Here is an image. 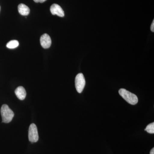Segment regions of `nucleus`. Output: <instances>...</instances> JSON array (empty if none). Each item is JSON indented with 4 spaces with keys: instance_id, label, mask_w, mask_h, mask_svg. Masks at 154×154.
Listing matches in <instances>:
<instances>
[{
    "instance_id": "nucleus-1",
    "label": "nucleus",
    "mask_w": 154,
    "mask_h": 154,
    "mask_svg": "<svg viewBox=\"0 0 154 154\" xmlns=\"http://www.w3.org/2000/svg\"><path fill=\"white\" fill-rule=\"evenodd\" d=\"M119 95L126 101L128 103L132 105L137 104L138 99L137 96L134 94L127 91L125 89H120L119 91Z\"/></svg>"
},
{
    "instance_id": "nucleus-2",
    "label": "nucleus",
    "mask_w": 154,
    "mask_h": 154,
    "mask_svg": "<svg viewBox=\"0 0 154 154\" xmlns=\"http://www.w3.org/2000/svg\"><path fill=\"white\" fill-rule=\"evenodd\" d=\"M1 113L2 122L4 123H8L11 122L14 116V113L13 110L6 104L3 105L1 107Z\"/></svg>"
},
{
    "instance_id": "nucleus-3",
    "label": "nucleus",
    "mask_w": 154,
    "mask_h": 154,
    "mask_svg": "<svg viewBox=\"0 0 154 154\" xmlns=\"http://www.w3.org/2000/svg\"><path fill=\"white\" fill-rule=\"evenodd\" d=\"M85 80L83 74H78L75 79V86L78 93H82L85 88Z\"/></svg>"
},
{
    "instance_id": "nucleus-4",
    "label": "nucleus",
    "mask_w": 154,
    "mask_h": 154,
    "mask_svg": "<svg viewBox=\"0 0 154 154\" xmlns=\"http://www.w3.org/2000/svg\"><path fill=\"white\" fill-rule=\"evenodd\" d=\"M28 138L30 142L36 143L38 141V135L37 127L34 123H32L29 127Z\"/></svg>"
},
{
    "instance_id": "nucleus-5",
    "label": "nucleus",
    "mask_w": 154,
    "mask_h": 154,
    "mask_svg": "<svg viewBox=\"0 0 154 154\" xmlns=\"http://www.w3.org/2000/svg\"><path fill=\"white\" fill-rule=\"evenodd\" d=\"M40 42L42 48L45 49L49 48L51 44V40L50 36L47 33H45L40 37Z\"/></svg>"
},
{
    "instance_id": "nucleus-6",
    "label": "nucleus",
    "mask_w": 154,
    "mask_h": 154,
    "mask_svg": "<svg viewBox=\"0 0 154 154\" xmlns=\"http://www.w3.org/2000/svg\"><path fill=\"white\" fill-rule=\"evenodd\" d=\"M50 11L53 15H57L59 17H63L64 16V12L61 7L57 4H54L51 6Z\"/></svg>"
},
{
    "instance_id": "nucleus-7",
    "label": "nucleus",
    "mask_w": 154,
    "mask_h": 154,
    "mask_svg": "<svg viewBox=\"0 0 154 154\" xmlns=\"http://www.w3.org/2000/svg\"><path fill=\"white\" fill-rule=\"evenodd\" d=\"M15 94L17 98L21 100L25 99L26 96V92L25 88L22 86L18 87L15 91Z\"/></svg>"
},
{
    "instance_id": "nucleus-8",
    "label": "nucleus",
    "mask_w": 154,
    "mask_h": 154,
    "mask_svg": "<svg viewBox=\"0 0 154 154\" xmlns=\"http://www.w3.org/2000/svg\"><path fill=\"white\" fill-rule=\"evenodd\" d=\"M18 11L22 16H26L29 15L30 10L28 6L23 4H21L18 6Z\"/></svg>"
},
{
    "instance_id": "nucleus-9",
    "label": "nucleus",
    "mask_w": 154,
    "mask_h": 154,
    "mask_svg": "<svg viewBox=\"0 0 154 154\" xmlns=\"http://www.w3.org/2000/svg\"><path fill=\"white\" fill-rule=\"evenodd\" d=\"M19 45V42L17 40H11L7 43V47L10 49H14L16 48Z\"/></svg>"
},
{
    "instance_id": "nucleus-10",
    "label": "nucleus",
    "mask_w": 154,
    "mask_h": 154,
    "mask_svg": "<svg viewBox=\"0 0 154 154\" xmlns=\"http://www.w3.org/2000/svg\"><path fill=\"white\" fill-rule=\"evenodd\" d=\"M145 131L150 134H154V123L152 122L150 124H149L147 126H146L145 129Z\"/></svg>"
},
{
    "instance_id": "nucleus-11",
    "label": "nucleus",
    "mask_w": 154,
    "mask_h": 154,
    "mask_svg": "<svg viewBox=\"0 0 154 154\" xmlns=\"http://www.w3.org/2000/svg\"><path fill=\"white\" fill-rule=\"evenodd\" d=\"M151 30L152 32H154V20L153 21L151 26Z\"/></svg>"
},
{
    "instance_id": "nucleus-12",
    "label": "nucleus",
    "mask_w": 154,
    "mask_h": 154,
    "mask_svg": "<svg viewBox=\"0 0 154 154\" xmlns=\"http://www.w3.org/2000/svg\"><path fill=\"white\" fill-rule=\"evenodd\" d=\"M46 1V0H33V1L36 3H43Z\"/></svg>"
},
{
    "instance_id": "nucleus-13",
    "label": "nucleus",
    "mask_w": 154,
    "mask_h": 154,
    "mask_svg": "<svg viewBox=\"0 0 154 154\" xmlns=\"http://www.w3.org/2000/svg\"><path fill=\"white\" fill-rule=\"evenodd\" d=\"M150 154H154V148H153L151 150L150 152Z\"/></svg>"
},
{
    "instance_id": "nucleus-14",
    "label": "nucleus",
    "mask_w": 154,
    "mask_h": 154,
    "mask_svg": "<svg viewBox=\"0 0 154 154\" xmlns=\"http://www.w3.org/2000/svg\"><path fill=\"white\" fill-rule=\"evenodd\" d=\"M0 11H1V7H0Z\"/></svg>"
}]
</instances>
